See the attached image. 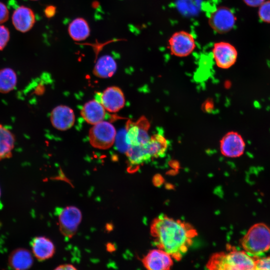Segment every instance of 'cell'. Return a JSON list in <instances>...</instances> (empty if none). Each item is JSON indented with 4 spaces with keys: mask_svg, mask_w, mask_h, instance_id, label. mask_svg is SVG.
<instances>
[{
    "mask_svg": "<svg viewBox=\"0 0 270 270\" xmlns=\"http://www.w3.org/2000/svg\"><path fill=\"white\" fill-rule=\"evenodd\" d=\"M150 233L158 248L177 261L182 258L198 235L196 230L190 224L164 214L153 220Z\"/></svg>",
    "mask_w": 270,
    "mask_h": 270,
    "instance_id": "obj_1",
    "label": "cell"
},
{
    "mask_svg": "<svg viewBox=\"0 0 270 270\" xmlns=\"http://www.w3.org/2000/svg\"><path fill=\"white\" fill-rule=\"evenodd\" d=\"M206 266L212 270H254L255 260L244 250H231L213 254Z\"/></svg>",
    "mask_w": 270,
    "mask_h": 270,
    "instance_id": "obj_2",
    "label": "cell"
},
{
    "mask_svg": "<svg viewBox=\"0 0 270 270\" xmlns=\"http://www.w3.org/2000/svg\"><path fill=\"white\" fill-rule=\"evenodd\" d=\"M240 244L250 256L266 252L270 248V228L262 222L254 224L242 238Z\"/></svg>",
    "mask_w": 270,
    "mask_h": 270,
    "instance_id": "obj_3",
    "label": "cell"
},
{
    "mask_svg": "<svg viewBox=\"0 0 270 270\" xmlns=\"http://www.w3.org/2000/svg\"><path fill=\"white\" fill-rule=\"evenodd\" d=\"M116 130L110 122L102 121L90 129L88 139L93 147L100 150H107L112 147L116 138Z\"/></svg>",
    "mask_w": 270,
    "mask_h": 270,
    "instance_id": "obj_4",
    "label": "cell"
},
{
    "mask_svg": "<svg viewBox=\"0 0 270 270\" xmlns=\"http://www.w3.org/2000/svg\"><path fill=\"white\" fill-rule=\"evenodd\" d=\"M150 126L148 119L140 117L136 122L128 120L126 126L125 140L128 146L146 144L150 140L148 130Z\"/></svg>",
    "mask_w": 270,
    "mask_h": 270,
    "instance_id": "obj_5",
    "label": "cell"
},
{
    "mask_svg": "<svg viewBox=\"0 0 270 270\" xmlns=\"http://www.w3.org/2000/svg\"><path fill=\"white\" fill-rule=\"evenodd\" d=\"M168 44L170 54L182 58L190 55L196 46L193 35L184 30L172 34L168 39Z\"/></svg>",
    "mask_w": 270,
    "mask_h": 270,
    "instance_id": "obj_6",
    "label": "cell"
},
{
    "mask_svg": "<svg viewBox=\"0 0 270 270\" xmlns=\"http://www.w3.org/2000/svg\"><path fill=\"white\" fill-rule=\"evenodd\" d=\"M236 18L232 11L226 6L217 7L210 14L208 24L216 32L224 34L231 30L236 22Z\"/></svg>",
    "mask_w": 270,
    "mask_h": 270,
    "instance_id": "obj_7",
    "label": "cell"
},
{
    "mask_svg": "<svg viewBox=\"0 0 270 270\" xmlns=\"http://www.w3.org/2000/svg\"><path fill=\"white\" fill-rule=\"evenodd\" d=\"M57 211L61 232L66 237L72 238L76 233L80 222V211L74 206L60 208Z\"/></svg>",
    "mask_w": 270,
    "mask_h": 270,
    "instance_id": "obj_8",
    "label": "cell"
},
{
    "mask_svg": "<svg viewBox=\"0 0 270 270\" xmlns=\"http://www.w3.org/2000/svg\"><path fill=\"white\" fill-rule=\"evenodd\" d=\"M212 51L214 62L219 68H229L236 61L237 50L233 45L228 42L220 41L215 42Z\"/></svg>",
    "mask_w": 270,
    "mask_h": 270,
    "instance_id": "obj_9",
    "label": "cell"
},
{
    "mask_svg": "<svg viewBox=\"0 0 270 270\" xmlns=\"http://www.w3.org/2000/svg\"><path fill=\"white\" fill-rule=\"evenodd\" d=\"M246 148L245 142L242 136L236 132L226 133L220 141V150L222 155L236 158L243 154Z\"/></svg>",
    "mask_w": 270,
    "mask_h": 270,
    "instance_id": "obj_10",
    "label": "cell"
},
{
    "mask_svg": "<svg viewBox=\"0 0 270 270\" xmlns=\"http://www.w3.org/2000/svg\"><path fill=\"white\" fill-rule=\"evenodd\" d=\"M104 109L111 112L120 110L124 106L125 98L122 90L118 86H111L96 96V98Z\"/></svg>",
    "mask_w": 270,
    "mask_h": 270,
    "instance_id": "obj_11",
    "label": "cell"
},
{
    "mask_svg": "<svg viewBox=\"0 0 270 270\" xmlns=\"http://www.w3.org/2000/svg\"><path fill=\"white\" fill-rule=\"evenodd\" d=\"M144 267L149 270H168L173 264V258L160 248L153 249L142 258Z\"/></svg>",
    "mask_w": 270,
    "mask_h": 270,
    "instance_id": "obj_12",
    "label": "cell"
},
{
    "mask_svg": "<svg viewBox=\"0 0 270 270\" xmlns=\"http://www.w3.org/2000/svg\"><path fill=\"white\" fill-rule=\"evenodd\" d=\"M50 120L52 126L60 130L71 128L75 122L73 110L70 107L60 105L55 107L51 112Z\"/></svg>",
    "mask_w": 270,
    "mask_h": 270,
    "instance_id": "obj_13",
    "label": "cell"
},
{
    "mask_svg": "<svg viewBox=\"0 0 270 270\" xmlns=\"http://www.w3.org/2000/svg\"><path fill=\"white\" fill-rule=\"evenodd\" d=\"M12 20V24L17 30L26 32L34 26L36 22V16L30 8L20 6L14 11Z\"/></svg>",
    "mask_w": 270,
    "mask_h": 270,
    "instance_id": "obj_14",
    "label": "cell"
},
{
    "mask_svg": "<svg viewBox=\"0 0 270 270\" xmlns=\"http://www.w3.org/2000/svg\"><path fill=\"white\" fill-rule=\"evenodd\" d=\"M80 114L86 122L94 125L104 120L106 110L99 102L94 99L84 104Z\"/></svg>",
    "mask_w": 270,
    "mask_h": 270,
    "instance_id": "obj_15",
    "label": "cell"
},
{
    "mask_svg": "<svg viewBox=\"0 0 270 270\" xmlns=\"http://www.w3.org/2000/svg\"><path fill=\"white\" fill-rule=\"evenodd\" d=\"M30 246L34 255L40 261L52 258L55 252L53 242L45 236L34 237L30 242Z\"/></svg>",
    "mask_w": 270,
    "mask_h": 270,
    "instance_id": "obj_16",
    "label": "cell"
},
{
    "mask_svg": "<svg viewBox=\"0 0 270 270\" xmlns=\"http://www.w3.org/2000/svg\"><path fill=\"white\" fill-rule=\"evenodd\" d=\"M33 258L30 252L24 248H18L13 250L8 257L9 266L14 270H26L33 264Z\"/></svg>",
    "mask_w": 270,
    "mask_h": 270,
    "instance_id": "obj_17",
    "label": "cell"
},
{
    "mask_svg": "<svg viewBox=\"0 0 270 270\" xmlns=\"http://www.w3.org/2000/svg\"><path fill=\"white\" fill-rule=\"evenodd\" d=\"M117 65L114 60L110 56H101L96 62L93 74L100 78H109L116 72Z\"/></svg>",
    "mask_w": 270,
    "mask_h": 270,
    "instance_id": "obj_18",
    "label": "cell"
},
{
    "mask_svg": "<svg viewBox=\"0 0 270 270\" xmlns=\"http://www.w3.org/2000/svg\"><path fill=\"white\" fill-rule=\"evenodd\" d=\"M14 143L13 134L0 124V160L12 156Z\"/></svg>",
    "mask_w": 270,
    "mask_h": 270,
    "instance_id": "obj_19",
    "label": "cell"
},
{
    "mask_svg": "<svg viewBox=\"0 0 270 270\" xmlns=\"http://www.w3.org/2000/svg\"><path fill=\"white\" fill-rule=\"evenodd\" d=\"M68 32L74 40L82 41L90 35V29L87 22L82 18H76L69 24Z\"/></svg>",
    "mask_w": 270,
    "mask_h": 270,
    "instance_id": "obj_20",
    "label": "cell"
},
{
    "mask_svg": "<svg viewBox=\"0 0 270 270\" xmlns=\"http://www.w3.org/2000/svg\"><path fill=\"white\" fill-rule=\"evenodd\" d=\"M17 76L12 68H6L0 70V92L6 94L16 87Z\"/></svg>",
    "mask_w": 270,
    "mask_h": 270,
    "instance_id": "obj_21",
    "label": "cell"
},
{
    "mask_svg": "<svg viewBox=\"0 0 270 270\" xmlns=\"http://www.w3.org/2000/svg\"><path fill=\"white\" fill-rule=\"evenodd\" d=\"M258 14L262 21L270 23V1L264 2L260 5Z\"/></svg>",
    "mask_w": 270,
    "mask_h": 270,
    "instance_id": "obj_22",
    "label": "cell"
},
{
    "mask_svg": "<svg viewBox=\"0 0 270 270\" xmlns=\"http://www.w3.org/2000/svg\"><path fill=\"white\" fill-rule=\"evenodd\" d=\"M10 38V33L8 29L5 26L0 24V50L6 46Z\"/></svg>",
    "mask_w": 270,
    "mask_h": 270,
    "instance_id": "obj_23",
    "label": "cell"
},
{
    "mask_svg": "<svg viewBox=\"0 0 270 270\" xmlns=\"http://www.w3.org/2000/svg\"><path fill=\"white\" fill-rule=\"evenodd\" d=\"M254 270H270V256L255 260Z\"/></svg>",
    "mask_w": 270,
    "mask_h": 270,
    "instance_id": "obj_24",
    "label": "cell"
},
{
    "mask_svg": "<svg viewBox=\"0 0 270 270\" xmlns=\"http://www.w3.org/2000/svg\"><path fill=\"white\" fill-rule=\"evenodd\" d=\"M9 12L6 6L0 2V24L5 22L8 18Z\"/></svg>",
    "mask_w": 270,
    "mask_h": 270,
    "instance_id": "obj_25",
    "label": "cell"
},
{
    "mask_svg": "<svg viewBox=\"0 0 270 270\" xmlns=\"http://www.w3.org/2000/svg\"><path fill=\"white\" fill-rule=\"evenodd\" d=\"M264 0H244V3L250 6H260L264 2Z\"/></svg>",
    "mask_w": 270,
    "mask_h": 270,
    "instance_id": "obj_26",
    "label": "cell"
},
{
    "mask_svg": "<svg viewBox=\"0 0 270 270\" xmlns=\"http://www.w3.org/2000/svg\"><path fill=\"white\" fill-rule=\"evenodd\" d=\"M56 270H76V268L74 267L73 266L69 264H62L59 266L58 267H57Z\"/></svg>",
    "mask_w": 270,
    "mask_h": 270,
    "instance_id": "obj_27",
    "label": "cell"
},
{
    "mask_svg": "<svg viewBox=\"0 0 270 270\" xmlns=\"http://www.w3.org/2000/svg\"><path fill=\"white\" fill-rule=\"evenodd\" d=\"M55 12L56 10L54 7L49 6L46 10V14L48 17H51L54 15Z\"/></svg>",
    "mask_w": 270,
    "mask_h": 270,
    "instance_id": "obj_28",
    "label": "cell"
},
{
    "mask_svg": "<svg viewBox=\"0 0 270 270\" xmlns=\"http://www.w3.org/2000/svg\"><path fill=\"white\" fill-rule=\"evenodd\" d=\"M0 194H1V192H0Z\"/></svg>",
    "mask_w": 270,
    "mask_h": 270,
    "instance_id": "obj_29",
    "label": "cell"
},
{
    "mask_svg": "<svg viewBox=\"0 0 270 270\" xmlns=\"http://www.w3.org/2000/svg\"></svg>",
    "mask_w": 270,
    "mask_h": 270,
    "instance_id": "obj_30",
    "label": "cell"
}]
</instances>
